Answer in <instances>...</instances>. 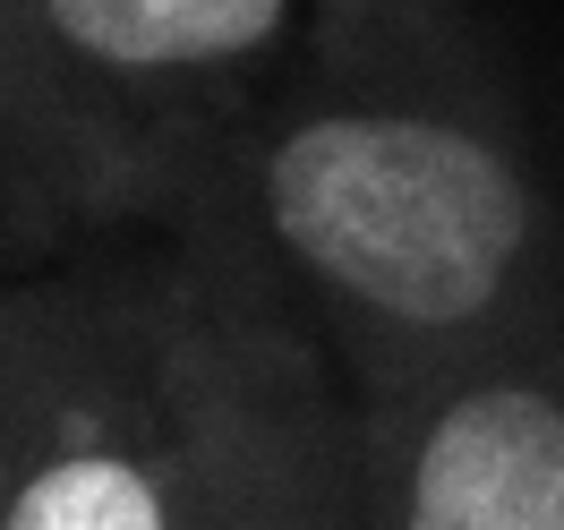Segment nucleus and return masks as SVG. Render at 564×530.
<instances>
[{
    "mask_svg": "<svg viewBox=\"0 0 564 530\" xmlns=\"http://www.w3.org/2000/svg\"><path fill=\"white\" fill-rule=\"evenodd\" d=\"M470 26H479L470 0H317V52H411Z\"/></svg>",
    "mask_w": 564,
    "mask_h": 530,
    "instance_id": "obj_7",
    "label": "nucleus"
},
{
    "mask_svg": "<svg viewBox=\"0 0 564 530\" xmlns=\"http://www.w3.org/2000/svg\"><path fill=\"white\" fill-rule=\"evenodd\" d=\"M188 214L274 274L343 386L564 325V163L488 26L411 52L308 43Z\"/></svg>",
    "mask_w": 564,
    "mask_h": 530,
    "instance_id": "obj_1",
    "label": "nucleus"
},
{
    "mask_svg": "<svg viewBox=\"0 0 564 530\" xmlns=\"http://www.w3.org/2000/svg\"><path fill=\"white\" fill-rule=\"evenodd\" d=\"M154 231L138 180L86 138L35 52L26 0H0V274L43 266L86 240Z\"/></svg>",
    "mask_w": 564,
    "mask_h": 530,
    "instance_id": "obj_6",
    "label": "nucleus"
},
{
    "mask_svg": "<svg viewBox=\"0 0 564 530\" xmlns=\"http://www.w3.org/2000/svg\"><path fill=\"white\" fill-rule=\"evenodd\" d=\"M343 402L368 530H564V325Z\"/></svg>",
    "mask_w": 564,
    "mask_h": 530,
    "instance_id": "obj_5",
    "label": "nucleus"
},
{
    "mask_svg": "<svg viewBox=\"0 0 564 530\" xmlns=\"http://www.w3.org/2000/svg\"><path fill=\"white\" fill-rule=\"evenodd\" d=\"M188 488L180 530H368L351 402L317 334L214 214H180Z\"/></svg>",
    "mask_w": 564,
    "mask_h": 530,
    "instance_id": "obj_3",
    "label": "nucleus"
},
{
    "mask_svg": "<svg viewBox=\"0 0 564 530\" xmlns=\"http://www.w3.org/2000/svg\"><path fill=\"white\" fill-rule=\"evenodd\" d=\"M61 104L154 223H180L223 138L317 43V0H26Z\"/></svg>",
    "mask_w": 564,
    "mask_h": 530,
    "instance_id": "obj_4",
    "label": "nucleus"
},
{
    "mask_svg": "<svg viewBox=\"0 0 564 530\" xmlns=\"http://www.w3.org/2000/svg\"><path fill=\"white\" fill-rule=\"evenodd\" d=\"M0 505H9V420H0Z\"/></svg>",
    "mask_w": 564,
    "mask_h": 530,
    "instance_id": "obj_8",
    "label": "nucleus"
},
{
    "mask_svg": "<svg viewBox=\"0 0 564 530\" xmlns=\"http://www.w3.org/2000/svg\"><path fill=\"white\" fill-rule=\"evenodd\" d=\"M0 530H180L188 291L172 223L0 274Z\"/></svg>",
    "mask_w": 564,
    "mask_h": 530,
    "instance_id": "obj_2",
    "label": "nucleus"
},
{
    "mask_svg": "<svg viewBox=\"0 0 564 530\" xmlns=\"http://www.w3.org/2000/svg\"><path fill=\"white\" fill-rule=\"evenodd\" d=\"M547 138H556V163H564V104L547 111Z\"/></svg>",
    "mask_w": 564,
    "mask_h": 530,
    "instance_id": "obj_9",
    "label": "nucleus"
}]
</instances>
